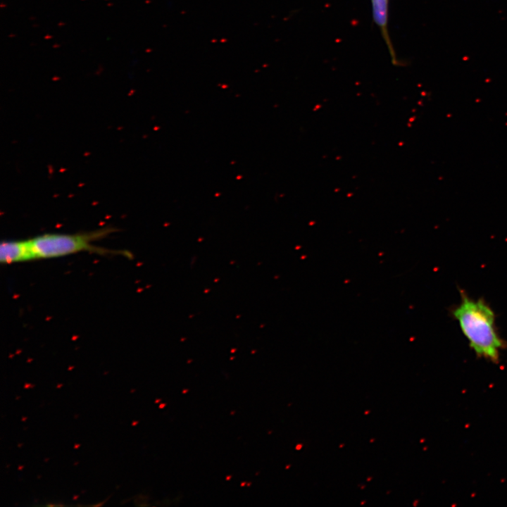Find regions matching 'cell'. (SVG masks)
<instances>
[{
  "instance_id": "277c9868",
  "label": "cell",
  "mask_w": 507,
  "mask_h": 507,
  "mask_svg": "<svg viewBox=\"0 0 507 507\" xmlns=\"http://www.w3.org/2000/svg\"><path fill=\"white\" fill-rule=\"evenodd\" d=\"M371 4L373 20L380 30L392 62L397 65L399 61L388 31L389 0H371Z\"/></svg>"
},
{
  "instance_id": "6da1fadb",
  "label": "cell",
  "mask_w": 507,
  "mask_h": 507,
  "mask_svg": "<svg viewBox=\"0 0 507 507\" xmlns=\"http://www.w3.org/2000/svg\"><path fill=\"white\" fill-rule=\"evenodd\" d=\"M451 315L475 355L497 363L506 344L497 331L491 306L484 299H473L461 291L460 301L451 309Z\"/></svg>"
},
{
  "instance_id": "7a4b0ae2",
  "label": "cell",
  "mask_w": 507,
  "mask_h": 507,
  "mask_svg": "<svg viewBox=\"0 0 507 507\" xmlns=\"http://www.w3.org/2000/svg\"><path fill=\"white\" fill-rule=\"evenodd\" d=\"M113 232V228L105 227L96 231L77 234H44L30 239L35 259L64 256L82 251L101 255L116 254L130 256L129 252L107 249L93 244Z\"/></svg>"
},
{
  "instance_id": "3957f363",
  "label": "cell",
  "mask_w": 507,
  "mask_h": 507,
  "mask_svg": "<svg viewBox=\"0 0 507 507\" xmlns=\"http://www.w3.org/2000/svg\"><path fill=\"white\" fill-rule=\"evenodd\" d=\"M35 257L30 239L21 241H5L0 245V261L10 264L35 260Z\"/></svg>"
}]
</instances>
